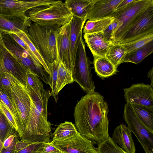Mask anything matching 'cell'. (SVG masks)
Masks as SVG:
<instances>
[{
    "instance_id": "33",
    "label": "cell",
    "mask_w": 153,
    "mask_h": 153,
    "mask_svg": "<svg viewBox=\"0 0 153 153\" xmlns=\"http://www.w3.org/2000/svg\"><path fill=\"white\" fill-rule=\"evenodd\" d=\"M153 41V33L145 36L131 42L121 44L127 51V53L143 46ZM121 45V44H120Z\"/></svg>"
},
{
    "instance_id": "38",
    "label": "cell",
    "mask_w": 153,
    "mask_h": 153,
    "mask_svg": "<svg viewBox=\"0 0 153 153\" xmlns=\"http://www.w3.org/2000/svg\"><path fill=\"white\" fill-rule=\"evenodd\" d=\"M16 131L8 136L3 143V147L7 149L15 150L16 145L19 137Z\"/></svg>"
},
{
    "instance_id": "18",
    "label": "cell",
    "mask_w": 153,
    "mask_h": 153,
    "mask_svg": "<svg viewBox=\"0 0 153 153\" xmlns=\"http://www.w3.org/2000/svg\"><path fill=\"white\" fill-rule=\"evenodd\" d=\"M83 36L94 58L105 57L107 51L113 43L105 39L103 32L84 34Z\"/></svg>"
},
{
    "instance_id": "29",
    "label": "cell",
    "mask_w": 153,
    "mask_h": 153,
    "mask_svg": "<svg viewBox=\"0 0 153 153\" xmlns=\"http://www.w3.org/2000/svg\"><path fill=\"white\" fill-rule=\"evenodd\" d=\"M20 38L27 45L29 49L47 72L50 74V71L46 62L34 45L27 36L26 33L22 31L14 33Z\"/></svg>"
},
{
    "instance_id": "3",
    "label": "cell",
    "mask_w": 153,
    "mask_h": 153,
    "mask_svg": "<svg viewBox=\"0 0 153 153\" xmlns=\"http://www.w3.org/2000/svg\"><path fill=\"white\" fill-rule=\"evenodd\" d=\"M59 27L31 23L26 33L46 63L59 61V59L56 41Z\"/></svg>"
},
{
    "instance_id": "27",
    "label": "cell",
    "mask_w": 153,
    "mask_h": 153,
    "mask_svg": "<svg viewBox=\"0 0 153 153\" xmlns=\"http://www.w3.org/2000/svg\"><path fill=\"white\" fill-rule=\"evenodd\" d=\"M127 53L126 49L122 45L113 43L107 51L105 57L116 68L122 62Z\"/></svg>"
},
{
    "instance_id": "34",
    "label": "cell",
    "mask_w": 153,
    "mask_h": 153,
    "mask_svg": "<svg viewBox=\"0 0 153 153\" xmlns=\"http://www.w3.org/2000/svg\"><path fill=\"white\" fill-rule=\"evenodd\" d=\"M0 101L3 102L7 107L15 120L19 134L20 131V119L17 110L13 103L10 100L8 96L2 91L0 90Z\"/></svg>"
},
{
    "instance_id": "32",
    "label": "cell",
    "mask_w": 153,
    "mask_h": 153,
    "mask_svg": "<svg viewBox=\"0 0 153 153\" xmlns=\"http://www.w3.org/2000/svg\"><path fill=\"white\" fill-rule=\"evenodd\" d=\"M16 131L0 110V139L1 141L3 143L8 136Z\"/></svg>"
},
{
    "instance_id": "26",
    "label": "cell",
    "mask_w": 153,
    "mask_h": 153,
    "mask_svg": "<svg viewBox=\"0 0 153 153\" xmlns=\"http://www.w3.org/2000/svg\"><path fill=\"white\" fill-rule=\"evenodd\" d=\"M58 79L56 86V94L67 85L74 82L72 73L66 65L60 59L59 61Z\"/></svg>"
},
{
    "instance_id": "39",
    "label": "cell",
    "mask_w": 153,
    "mask_h": 153,
    "mask_svg": "<svg viewBox=\"0 0 153 153\" xmlns=\"http://www.w3.org/2000/svg\"><path fill=\"white\" fill-rule=\"evenodd\" d=\"M45 143H32L16 153H40L43 149Z\"/></svg>"
},
{
    "instance_id": "35",
    "label": "cell",
    "mask_w": 153,
    "mask_h": 153,
    "mask_svg": "<svg viewBox=\"0 0 153 153\" xmlns=\"http://www.w3.org/2000/svg\"><path fill=\"white\" fill-rule=\"evenodd\" d=\"M34 91H38L43 87L42 82L37 75L29 68L26 71V85Z\"/></svg>"
},
{
    "instance_id": "46",
    "label": "cell",
    "mask_w": 153,
    "mask_h": 153,
    "mask_svg": "<svg viewBox=\"0 0 153 153\" xmlns=\"http://www.w3.org/2000/svg\"><path fill=\"white\" fill-rule=\"evenodd\" d=\"M15 150L7 149L3 147L0 153H16Z\"/></svg>"
},
{
    "instance_id": "11",
    "label": "cell",
    "mask_w": 153,
    "mask_h": 153,
    "mask_svg": "<svg viewBox=\"0 0 153 153\" xmlns=\"http://www.w3.org/2000/svg\"><path fill=\"white\" fill-rule=\"evenodd\" d=\"M59 1V0H0V15H25L26 12L32 8L51 5Z\"/></svg>"
},
{
    "instance_id": "4",
    "label": "cell",
    "mask_w": 153,
    "mask_h": 153,
    "mask_svg": "<svg viewBox=\"0 0 153 153\" xmlns=\"http://www.w3.org/2000/svg\"><path fill=\"white\" fill-rule=\"evenodd\" d=\"M26 15L34 23L43 26L60 27L70 22L72 14L65 3L59 1L49 6L32 8Z\"/></svg>"
},
{
    "instance_id": "45",
    "label": "cell",
    "mask_w": 153,
    "mask_h": 153,
    "mask_svg": "<svg viewBox=\"0 0 153 153\" xmlns=\"http://www.w3.org/2000/svg\"><path fill=\"white\" fill-rule=\"evenodd\" d=\"M153 68H152L148 72V77L150 78L151 80V85L153 86Z\"/></svg>"
},
{
    "instance_id": "7",
    "label": "cell",
    "mask_w": 153,
    "mask_h": 153,
    "mask_svg": "<svg viewBox=\"0 0 153 153\" xmlns=\"http://www.w3.org/2000/svg\"><path fill=\"white\" fill-rule=\"evenodd\" d=\"M11 83L12 99L20 122L19 138L22 135L27 124L31 106L30 97L25 86L10 74L6 73Z\"/></svg>"
},
{
    "instance_id": "20",
    "label": "cell",
    "mask_w": 153,
    "mask_h": 153,
    "mask_svg": "<svg viewBox=\"0 0 153 153\" xmlns=\"http://www.w3.org/2000/svg\"><path fill=\"white\" fill-rule=\"evenodd\" d=\"M131 132L125 125L121 124L114 129L112 134V140L127 153H135Z\"/></svg>"
},
{
    "instance_id": "24",
    "label": "cell",
    "mask_w": 153,
    "mask_h": 153,
    "mask_svg": "<svg viewBox=\"0 0 153 153\" xmlns=\"http://www.w3.org/2000/svg\"><path fill=\"white\" fill-rule=\"evenodd\" d=\"M76 127L72 122L65 121L58 126L53 133L51 143L61 142L73 137L78 132Z\"/></svg>"
},
{
    "instance_id": "43",
    "label": "cell",
    "mask_w": 153,
    "mask_h": 153,
    "mask_svg": "<svg viewBox=\"0 0 153 153\" xmlns=\"http://www.w3.org/2000/svg\"><path fill=\"white\" fill-rule=\"evenodd\" d=\"M32 143L27 141L21 140H18L16 145L15 151L18 152L19 151L24 149Z\"/></svg>"
},
{
    "instance_id": "40",
    "label": "cell",
    "mask_w": 153,
    "mask_h": 153,
    "mask_svg": "<svg viewBox=\"0 0 153 153\" xmlns=\"http://www.w3.org/2000/svg\"><path fill=\"white\" fill-rule=\"evenodd\" d=\"M117 25L118 21L114 18L113 22L102 31L105 40L112 43V34Z\"/></svg>"
},
{
    "instance_id": "14",
    "label": "cell",
    "mask_w": 153,
    "mask_h": 153,
    "mask_svg": "<svg viewBox=\"0 0 153 153\" xmlns=\"http://www.w3.org/2000/svg\"><path fill=\"white\" fill-rule=\"evenodd\" d=\"M71 21L59 27L56 36V45L57 53L60 60L62 61L72 73L73 64L70 51V33Z\"/></svg>"
},
{
    "instance_id": "47",
    "label": "cell",
    "mask_w": 153,
    "mask_h": 153,
    "mask_svg": "<svg viewBox=\"0 0 153 153\" xmlns=\"http://www.w3.org/2000/svg\"><path fill=\"white\" fill-rule=\"evenodd\" d=\"M3 143L1 141L0 139V152L3 148Z\"/></svg>"
},
{
    "instance_id": "42",
    "label": "cell",
    "mask_w": 153,
    "mask_h": 153,
    "mask_svg": "<svg viewBox=\"0 0 153 153\" xmlns=\"http://www.w3.org/2000/svg\"><path fill=\"white\" fill-rule=\"evenodd\" d=\"M40 153H64L50 142L45 143L43 150Z\"/></svg>"
},
{
    "instance_id": "17",
    "label": "cell",
    "mask_w": 153,
    "mask_h": 153,
    "mask_svg": "<svg viewBox=\"0 0 153 153\" xmlns=\"http://www.w3.org/2000/svg\"><path fill=\"white\" fill-rule=\"evenodd\" d=\"M123 0H95L86 17L92 21L110 17Z\"/></svg>"
},
{
    "instance_id": "41",
    "label": "cell",
    "mask_w": 153,
    "mask_h": 153,
    "mask_svg": "<svg viewBox=\"0 0 153 153\" xmlns=\"http://www.w3.org/2000/svg\"><path fill=\"white\" fill-rule=\"evenodd\" d=\"M0 110L4 114L13 128L17 131V127L13 116L6 105L1 101H0Z\"/></svg>"
},
{
    "instance_id": "5",
    "label": "cell",
    "mask_w": 153,
    "mask_h": 153,
    "mask_svg": "<svg viewBox=\"0 0 153 153\" xmlns=\"http://www.w3.org/2000/svg\"><path fill=\"white\" fill-rule=\"evenodd\" d=\"M153 0H135L120 10L114 11L110 17L116 19L117 26L112 34V43H118L140 14L151 6Z\"/></svg>"
},
{
    "instance_id": "25",
    "label": "cell",
    "mask_w": 153,
    "mask_h": 153,
    "mask_svg": "<svg viewBox=\"0 0 153 153\" xmlns=\"http://www.w3.org/2000/svg\"><path fill=\"white\" fill-rule=\"evenodd\" d=\"M130 105L143 124L149 130L153 131V107L135 104Z\"/></svg>"
},
{
    "instance_id": "36",
    "label": "cell",
    "mask_w": 153,
    "mask_h": 153,
    "mask_svg": "<svg viewBox=\"0 0 153 153\" xmlns=\"http://www.w3.org/2000/svg\"><path fill=\"white\" fill-rule=\"evenodd\" d=\"M11 85L10 80L7 74L0 70V90L8 96L14 105L12 99Z\"/></svg>"
},
{
    "instance_id": "16",
    "label": "cell",
    "mask_w": 153,
    "mask_h": 153,
    "mask_svg": "<svg viewBox=\"0 0 153 153\" xmlns=\"http://www.w3.org/2000/svg\"><path fill=\"white\" fill-rule=\"evenodd\" d=\"M2 37L7 49L27 68H29L36 74L41 68L34 63L27 52L9 34L2 33Z\"/></svg>"
},
{
    "instance_id": "22",
    "label": "cell",
    "mask_w": 153,
    "mask_h": 153,
    "mask_svg": "<svg viewBox=\"0 0 153 153\" xmlns=\"http://www.w3.org/2000/svg\"><path fill=\"white\" fill-rule=\"evenodd\" d=\"M93 64L95 72L102 79L115 75L118 72L117 68L105 57H94Z\"/></svg>"
},
{
    "instance_id": "44",
    "label": "cell",
    "mask_w": 153,
    "mask_h": 153,
    "mask_svg": "<svg viewBox=\"0 0 153 153\" xmlns=\"http://www.w3.org/2000/svg\"><path fill=\"white\" fill-rule=\"evenodd\" d=\"M135 0H123L117 6L114 11H117L120 10L126 7L130 4L134 2Z\"/></svg>"
},
{
    "instance_id": "12",
    "label": "cell",
    "mask_w": 153,
    "mask_h": 153,
    "mask_svg": "<svg viewBox=\"0 0 153 153\" xmlns=\"http://www.w3.org/2000/svg\"><path fill=\"white\" fill-rule=\"evenodd\" d=\"M153 86L143 83L132 84L123 88L127 103L149 107H153Z\"/></svg>"
},
{
    "instance_id": "9",
    "label": "cell",
    "mask_w": 153,
    "mask_h": 153,
    "mask_svg": "<svg viewBox=\"0 0 153 153\" xmlns=\"http://www.w3.org/2000/svg\"><path fill=\"white\" fill-rule=\"evenodd\" d=\"M27 68L6 48L0 30V70L13 75L22 84L26 85Z\"/></svg>"
},
{
    "instance_id": "8",
    "label": "cell",
    "mask_w": 153,
    "mask_h": 153,
    "mask_svg": "<svg viewBox=\"0 0 153 153\" xmlns=\"http://www.w3.org/2000/svg\"><path fill=\"white\" fill-rule=\"evenodd\" d=\"M123 118L127 127L137 137L146 153H153V131L141 122L130 105H124Z\"/></svg>"
},
{
    "instance_id": "13",
    "label": "cell",
    "mask_w": 153,
    "mask_h": 153,
    "mask_svg": "<svg viewBox=\"0 0 153 153\" xmlns=\"http://www.w3.org/2000/svg\"><path fill=\"white\" fill-rule=\"evenodd\" d=\"M51 143L64 153H97L93 141L83 136L78 132L69 139Z\"/></svg>"
},
{
    "instance_id": "6",
    "label": "cell",
    "mask_w": 153,
    "mask_h": 153,
    "mask_svg": "<svg viewBox=\"0 0 153 153\" xmlns=\"http://www.w3.org/2000/svg\"><path fill=\"white\" fill-rule=\"evenodd\" d=\"M93 63L86 55L82 37L78 48L72 76L74 81L77 83L87 94L95 91V86L92 79L90 66Z\"/></svg>"
},
{
    "instance_id": "21",
    "label": "cell",
    "mask_w": 153,
    "mask_h": 153,
    "mask_svg": "<svg viewBox=\"0 0 153 153\" xmlns=\"http://www.w3.org/2000/svg\"><path fill=\"white\" fill-rule=\"evenodd\" d=\"M95 0H66L65 2L73 16L86 19Z\"/></svg>"
},
{
    "instance_id": "23",
    "label": "cell",
    "mask_w": 153,
    "mask_h": 153,
    "mask_svg": "<svg viewBox=\"0 0 153 153\" xmlns=\"http://www.w3.org/2000/svg\"><path fill=\"white\" fill-rule=\"evenodd\" d=\"M153 52V41L141 47L127 53L122 62V63L129 62L135 64H138Z\"/></svg>"
},
{
    "instance_id": "31",
    "label": "cell",
    "mask_w": 153,
    "mask_h": 153,
    "mask_svg": "<svg viewBox=\"0 0 153 153\" xmlns=\"http://www.w3.org/2000/svg\"><path fill=\"white\" fill-rule=\"evenodd\" d=\"M46 63L50 71L49 85L51 89V96L54 98L55 101L57 102L58 95L56 94V86L58 79L59 61H54L51 63Z\"/></svg>"
},
{
    "instance_id": "10",
    "label": "cell",
    "mask_w": 153,
    "mask_h": 153,
    "mask_svg": "<svg viewBox=\"0 0 153 153\" xmlns=\"http://www.w3.org/2000/svg\"><path fill=\"white\" fill-rule=\"evenodd\" d=\"M153 33V6L147 9L139 16L118 43L123 44Z\"/></svg>"
},
{
    "instance_id": "1",
    "label": "cell",
    "mask_w": 153,
    "mask_h": 153,
    "mask_svg": "<svg viewBox=\"0 0 153 153\" xmlns=\"http://www.w3.org/2000/svg\"><path fill=\"white\" fill-rule=\"evenodd\" d=\"M109 112L103 96L94 91L82 97L76 104L74 116L75 127L83 136L99 143L109 136Z\"/></svg>"
},
{
    "instance_id": "2",
    "label": "cell",
    "mask_w": 153,
    "mask_h": 153,
    "mask_svg": "<svg viewBox=\"0 0 153 153\" xmlns=\"http://www.w3.org/2000/svg\"><path fill=\"white\" fill-rule=\"evenodd\" d=\"M25 88L30 97L31 106L27 124L20 139L31 143L50 142L51 124L48 120L47 106L51 91L44 88L36 91Z\"/></svg>"
},
{
    "instance_id": "19",
    "label": "cell",
    "mask_w": 153,
    "mask_h": 153,
    "mask_svg": "<svg viewBox=\"0 0 153 153\" xmlns=\"http://www.w3.org/2000/svg\"><path fill=\"white\" fill-rule=\"evenodd\" d=\"M86 20V19H81L74 16L71 19L69 39L71 56L74 67L80 39L82 37L83 27Z\"/></svg>"
},
{
    "instance_id": "28",
    "label": "cell",
    "mask_w": 153,
    "mask_h": 153,
    "mask_svg": "<svg viewBox=\"0 0 153 153\" xmlns=\"http://www.w3.org/2000/svg\"><path fill=\"white\" fill-rule=\"evenodd\" d=\"M114 18L108 17L94 21H87L83 27L84 34L102 32L114 21Z\"/></svg>"
},
{
    "instance_id": "30",
    "label": "cell",
    "mask_w": 153,
    "mask_h": 153,
    "mask_svg": "<svg viewBox=\"0 0 153 153\" xmlns=\"http://www.w3.org/2000/svg\"><path fill=\"white\" fill-rule=\"evenodd\" d=\"M96 150L97 153H127L118 146L109 136L98 143Z\"/></svg>"
},
{
    "instance_id": "15",
    "label": "cell",
    "mask_w": 153,
    "mask_h": 153,
    "mask_svg": "<svg viewBox=\"0 0 153 153\" xmlns=\"http://www.w3.org/2000/svg\"><path fill=\"white\" fill-rule=\"evenodd\" d=\"M31 21L25 14L23 15H0V30L5 33L22 31L27 33Z\"/></svg>"
},
{
    "instance_id": "37",
    "label": "cell",
    "mask_w": 153,
    "mask_h": 153,
    "mask_svg": "<svg viewBox=\"0 0 153 153\" xmlns=\"http://www.w3.org/2000/svg\"><path fill=\"white\" fill-rule=\"evenodd\" d=\"M10 34L28 53L35 65L38 68H42V65L33 54L25 43L16 34L13 33H8Z\"/></svg>"
}]
</instances>
